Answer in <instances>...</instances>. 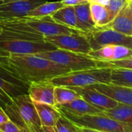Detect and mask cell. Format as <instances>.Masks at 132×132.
Segmentation results:
<instances>
[{"mask_svg":"<svg viewBox=\"0 0 132 132\" xmlns=\"http://www.w3.org/2000/svg\"><path fill=\"white\" fill-rule=\"evenodd\" d=\"M29 86L9 73H0V106L4 107L18 96L27 94Z\"/></svg>","mask_w":132,"mask_h":132,"instance_id":"9","label":"cell"},{"mask_svg":"<svg viewBox=\"0 0 132 132\" xmlns=\"http://www.w3.org/2000/svg\"><path fill=\"white\" fill-rule=\"evenodd\" d=\"M51 17L58 24L82 31L77 20L74 6H65L53 13Z\"/></svg>","mask_w":132,"mask_h":132,"instance_id":"17","label":"cell"},{"mask_svg":"<svg viewBox=\"0 0 132 132\" xmlns=\"http://www.w3.org/2000/svg\"><path fill=\"white\" fill-rule=\"evenodd\" d=\"M54 89V86L51 81L31 82L29 85L27 94L34 103L55 106Z\"/></svg>","mask_w":132,"mask_h":132,"instance_id":"12","label":"cell"},{"mask_svg":"<svg viewBox=\"0 0 132 132\" xmlns=\"http://www.w3.org/2000/svg\"><path fill=\"white\" fill-rule=\"evenodd\" d=\"M18 126L10 119L0 124V132H20Z\"/></svg>","mask_w":132,"mask_h":132,"instance_id":"29","label":"cell"},{"mask_svg":"<svg viewBox=\"0 0 132 132\" xmlns=\"http://www.w3.org/2000/svg\"><path fill=\"white\" fill-rule=\"evenodd\" d=\"M15 1H20V0H0V4L6 3H10V2H15Z\"/></svg>","mask_w":132,"mask_h":132,"instance_id":"37","label":"cell"},{"mask_svg":"<svg viewBox=\"0 0 132 132\" xmlns=\"http://www.w3.org/2000/svg\"><path fill=\"white\" fill-rule=\"evenodd\" d=\"M9 120H10L9 116L7 115V113H6L4 109L0 106V124Z\"/></svg>","mask_w":132,"mask_h":132,"instance_id":"31","label":"cell"},{"mask_svg":"<svg viewBox=\"0 0 132 132\" xmlns=\"http://www.w3.org/2000/svg\"><path fill=\"white\" fill-rule=\"evenodd\" d=\"M3 72L11 74V75H13V76L16 77V76L13 73V72L9 69L7 64H3V63H1V62H0V73H3ZM16 79H17V78H16ZM19 80H20V79H19Z\"/></svg>","mask_w":132,"mask_h":132,"instance_id":"30","label":"cell"},{"mask_svg":"<svg viewBox=\"0 0 132 132\" xmlns=\"http://www.w3.org/2000/svg\"><path fill=\"white\" fill-rule=\"evenodd\" d=\"M109 0H87V2L89 3H99L103 6H106Z\"/></svg>","mask_w":132,"mask_h":132,"instance_id":"33","label":"cell"},{"mask_svg":"<svg viewBox=\"0 0 132 132\" xmlns=\"http://www.w3.org/2000/svg\"><path fill=\"white\" fill-rule=\"evenodd\" d=\"M54 96L55 106L68 103L80 97L79 94L72 88L63 86H54Z\"/></svg>","mask_w":132,"mask_h":132,"instance_id":"20","label":"cell"},{"mask_svg":"<svg viewBox=\"0 0 132 132\" xmlns=\"http://www.w3.org/2000/svg\"><path fill=\"white\" fill-rule=\"evenodd\" d=\"M57 49L69 51L76 53L88 54L92 50L89 40L84 34H60L45 37L44 39Z\"/></svg>","mask_w":132,"mask_h":132,"instance_id":"8","label":"cell"},{"mask_svg":"<svg viewBox=\"0 0 132 132\" xmlns=\"http://www.w3.org/2000/svg\"><path fill=\"white\" fill-rule=\"evenodd\" d=\"M90 12L96 27H101L107 24L109 20L108 11L105 6L99 3H89Z\"/></svg>","mask_w":132,"mask_h":132,"instance_id":"23","label":"cell"},{"mask_svg":"<svg viewBox=\"0 0 132 132\" xmlns=\"http://www.w3.org/2000/svg\"><path fill=\"white\" fill-rule=\"evenodd\" d=\"M57 49L53 44L42 40H25L0 38V50L8 54H34Z\"/></svg>","mask_w":132,"mask_h":132,"instance_id":"7","label":"cell"},{"mask_svg":"<svg viewBox=\"0 0 132 132\" xmlns=\"http://www.w3.org/2000/svg\"><path fill=\"white\" fill-rule=\"evenodd\" d=\"M77 20L80 30L84 32H89L96 28V25L93 20L89 3H84L74 6Z\"/></svg>","mask_w":132,"mask_h":132,"instance_id":"19","label":"cell"},{"mask_svg":"<svg viewBox=\"0 0 132 132\" xmlns=\"http://www.w3.org/2000/svg\"><path fill=\"white\" fill-rule=\"evenodd\" d=\"M92 50H97L105 45H122L132 49V36L118 33L113 30L104 27H96L84 34Z\"/></svg>","mask_w":132,"mask_h":132,"instance_id":"6","label":"cell"},{"mask_svg":"<svg viewBox=\"0 0 132 132\" xmlns=\"http://www.w3.org/2000/svg\"><path fill=\"white\" fill-rule=\"evenodd\" d=\"M82 132H108V131H102V130H97L94 129H90V128H86V127H81Z\"/></svg>","mask_w":132,"mask_h":132,"instance_id":"34","label":"cell"},{"mask_svg":"<svg viewBox=\"0 0 132 132\" xmlns=\"http://www.w3.org/2000/svg\"><path fill=\"white\" fill-rule=\"evenodd\" d=\"M113 46L112 44L105 45L97 50L91 51L88 55L96 61H110L113 60Z\"/></svg>","mask_w":132,"mask_h":132,"instance_id":"24","label":"cell"},{"mask_svg":"<svg viewBox=\"0 0 132 132\" xmlns=\"http://www.w3.org/2000/svg\"><path fill=\"white\" fill-rule=\"evenodd\" d=\"M36 111L43 127H54L61 113L55 106L34 103Z\"/></svg>","mask_w":132,"mask_h":132,"instance_id":"16","label":"cell"},{"mask_svg":"<svg viewBox=\"0 0 132 132\" xmlns=\"http://www.w3.org/2000/svg\"><path fill=\"white\" fill-rule=\"evenodd\" d=\"M3 109L22 132H44L34 102L28 94L16 96Z\"/></svg>","mask_w":132,"mask_h":132,"instance_id":"2","label":"cell"},{"mask_svg":"<svg viewBox=\"0 0 132 132\" xmlns=\"http://www.w3.org/2000/svg\"><path fill=\"white\" fill-rule=\"evenodd\" d=\"M47 1L48 0H20L0 4V20L24 17L34 9Z\"/></svg>","mask_w":132,"mask_h":132,"instance_id":"10","label":"cell"},{"mask_svg":"<svg viewBox=\"0 0 132 132\" xmlns=\"http://www.w3.org/2000/svg\"><path fill=\"white\" fill-rule=\"evenodd\" d=\"M132 57V49L122 45L113 46V60H121Z\"/></svg>","mask_w":132,"mask_h":132,"instance_id":"28","label":"cell"},{"mask_svg":"<svg viewBox=\"0 0 132 132\" xmlns=\"http://www.w3.org/2000/svg\"><path fill=\"white\" fill-rule=\"evenodd\" d=\"M110 83L132 88V69H112Z\"/></svg>","mask_w":132,"mask_h":132,"instance_id":"22","label":"cell"},{"mask_svg":"<svg viewBox=\"0 0 132 132\" xmlns=\"http://www.w3.org/2000/svg\"><path fill=\"white\" fill-rule=\"evenodd\" d=\"M44 132H56L53 127H43Z\"/></svg>","mask_w":132,"mask_h":132,"instance_id":"35","label":"cell"},{"mask_svg":"<svg viewBox=\"0 0 132 132\" xmlns=\"http://www.w3.org/2000/svg\"><path fill=\"white\" fill-rule=\"evenodd\" d=\"M100 68H109V69H132V57L110 61H99Z\"/></svg>","mask_w":132,"mask_h":132,"instance_id":"26","label":"cell"},{"mask_svg":"<svg viewBox=\"0 0 132 132\" xmlns=\"http://www.w3.org/2000/svg\"><path fill=\"white\" fill-rule=\"evenodd\" d=\"M127 4V0H109L106 8L109 14L110 22L114 19L118 13ZM109 22V23H110Z\"/></svg>","mask_w":132,"mask_h":132,"instance_id":"27","label":"cell"},{"mask_svg":"<svg viewBox=\"0 0 132 132\" xmlns=\"http://www.w3.org/2000/svg\"><path fill=\"white\" fill-rule=\"evenodd\" d=\"M127 1H130V0H127Z\"/></svg>","mask_w":132,"mask_h":132,"instance_id":"40","label":"cell"},{"mask_svg":"<svg viewBox=\"0 0 132 132\" xmlns=\"http://www.w3.org/2000/svg\"><path fill=\"white\" fill-rule=\"evenodd\" d=\"M76 90L79 96L90 104L100 109L101 110H110L115 107L119 103L106 95L100 93L92 86L71 87Z\"/></svg>","mask_w":132,"mask_h":132,"instance_id":"11","label":"cell"},{"mask_svg":"<svg viewBox=\"0 0 132 132\" xmlns=\"http://www.w3.org/2000/svg\"><path fill=\"white\" fill-rule=\"evenodd\" d=\"M2 30V27H1V26H0V31Z\"/></svg>","mask_w":132,"mask_h":132,"instance_id":"39","label":"cell"},{"mask_svg":"<svg viewBox=\"0 0 132 132\" xmlns=\"http://www.w3.org/2000/svg\"><path fill=\"white\" fill-rule=\"evenodd\" d=\"M55 106L64 116H82L103 113V110L90 104L81 96L68 103Z\"/></svg>","mask_w":132,"mask_h":132,"instance_id":"13","label":"cell"},{"mask_svg":"<svg viewBox=\"0 0 132 132\" xmlns=\"http://www.w3.org/2000/svg\"><path fill=\"white\" fill-rule=\"evenodd\" d=\"M35 54L61 64L70 70V72L100 68L99 61L91 58L88 54L76 53L69 51L57 48L53 51H47Z\"/></svg>","mask_w":132,"mask_h":132,"instance_id":"4","label":"cell"},{"mask_svg":"<svg viewBox=\"0 0 132 132\" xmlns=\"http://www.w3.org/2000/svg\"><path fill=\"white\" fill-rule=\"evenodd\" d=\"M103 113L109 117L123 123L132 129V106L118 103L115 107L103 110Z\"/></svg>","mask_w":132,"mask_h":132,"instance_id":"18","label":"cell"},{"mask_svg":"<svg viewBox=\"0 0 132 132\" xmlns=\"http://www.w3.org/2000/svg\"><path fill=\"white\" fill-rule=\"evenodd\" d=\"M60 1L62 2L66 6H76V5H78V4L84 3L83 2L79 1V0H60Z\"/></svg>","mask_w":132,"mask_h":132,"instance_id":"32","label":"cell"},{"mask_svg":"<svg viewBox=\"0 0 132 132\" xmlns=\"http://www.w3.org/2000/svg\"><path fill=\"white\" fill-rule=\"evenodd\" d=\"M101 27L109 28L124 35L132 36V17L127 4L118 13L113 20Z\"/></svg>","mask_w":132,"mask_h":132,"instance_id":"15","label":"cell"},{"mask_svg":"<svg viewBox=\"0 0 132 132\" xmlns=\"http://www.w3.org/2000/svg\"><path fill=\"white\" fill-rule=\"evenodd\" d=\"M54 130L56 132H82L80 127L74 123L62 113L54 127Z\"/></svg>","mask_w":132,"mask_h":132,"instance_id":"25","label":"cell"},{"mask_svg":"<svg viewBox=\"0 0 132 132\" xmlns=\"http://www.w3.org/2000/svg\"><path fill=\"white\" fill-rule=\"evenodd\" d=\"M20 132H22V131H20Z\"/></svg>","mask_w":132,"mask_h":132,"instance_id":"41","label":"cell"},{"mask_svg":"<svg viewBox=\"0 0 132 132\" xmlns=\"http://www.w3.org/2000/svg\"><path fill=\"white\" fill-rule=\"evenodd\" d=\"M127 7H128L130 14L132 17V0H130V1H127Z\"/></svg>","mask_w":132,"mask_h":132,"instance_id":"36","label":"cell"},{"mask_svg":"<svg viewBox=\"0 0 132 132\" xmlns=\"http://www.w3.org/2000/svg\"><path fill=\"white\" fill-rule=\"evenodd\" d=\"M65 117L81 127H86L108 132H132V129L109 117L103 113L82 116Z\"/></svg>","mask_w":132,"mask_h":132,"instance_id":"5","label":"cell"},{"mask_svg":"<svg viewBox=\"0 0 132 132\" xmlns=\"http://www.w3.org/2000/svg\"><path fill=\"white\" fill-rule=\"evenodd\" d=\"M79 1H81V2H83V3H86L87 0H79Z\"/></svg>","mask_w":132,"mask_h":132,"instance_id":"38","label":"cell"},{"mask_svg":"<svg viewBox=\"0 0 132 132\" xmlns=\"http://www.w3.org/2000/svg\"><path fill=\"white\" fill-rule=\"evenodd\" d=\"M66 5H64L61 1H56V2H45L35 9H34L30 13L26 16L29 17H41V16H51L53 13H54L56 11L60 10L62 7H64Z\"/></svg>","mask_w":132,"mask_h":132,"instance_id":"21","label":"cell"},{"mask_svg":"<svg viewBox=\"0 0 132 132\" xmlns=\"http://www.w3.org/2000/svg\"><path fill=\"white\" fill-rule=\"evenodd\" d=\"M106 95L120 103L132 106V88L118 86L113 83L109 84H95L89 86Z\"/></svg>","mask_w":132,"mask_h":132,"instance_id":"14","label":"cell"},{"mask_svg":"<svg viewBox=\"0 0 132 132\" xmlns=\"http://www.w3.org/2000/svg\"><path fill=\"white\" fill-rule=\"evenodd\" d=\"M54 86L68 87H86L95 84L111 82V69L94 68L86 70L69 72L50 80Z\"/></svg>","mask_w":132,"mask_h":132,"instance_id":"3","label":"cell"},{"mask_svg":"<svg viewBox=\"0 0 132 132\" xmlns=\"http://www.w3.org/2000/svg\"><path fill=\"white\" fill-rule=\"evenodd\" d=\"M7 65L18 79L28 86L31 82L50 81L70 72L64 66L35 54H10Z\"/></svg>","mask_w":132,"mask_h":132,"instance_id":"1","label":"cell"}]
</instances>
